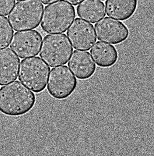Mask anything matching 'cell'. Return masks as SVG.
Listing matches in <instances>:
<instances>
[{
    "label": "cell",
    "instance_id": "3",
    "mask_svg": "<svg viewBox=\"0 0 154 156\" xmlns=\"http://www.w3.org/2000/svg\"><path fill=\"white\" fill-rule=\"evenodd\" d=\"M43 9L39 0L18 2L8 15L9 22L16 31L35 29L40 25Z\"/></svg>",
    "mask_w": 154,
    "mask_h": 156
},
{
    "label": "cell",
    "instance_id": "12",
    "mask_svg": "<svg viewBox=\"0 0 154 156\" xmlns=\"http://www.w3.org/2000/svg\"><path fill=\"white\" fill-rule=\"evenodd\" d=\"M107 15L120 21L129 19L135 14L138 5V0H107Z\"/></svg>",
    "mask_w": 154,
    "mask_h": 156
},
{
    "label": "cell",
    "instance_id": "6",
    "mask_svg": "<svg viewBox=\"0 0 154 156\" xmlns=\"http://www.w3.org/2000/svg\"><path fill=\"white\" fill-rule=\"evenodd\" d=\"M77 81L67 66L52 68L48 79L47 90L49 94L56 100H65L74 93Z\"/></svg>",
    "mask_w": 154,
    "mask_h": 156
},
{
    "label": "cell",
    "instance_id": "1",
    "mask_svg": "<svg viewBox=\"0 0 154 156\" xmlns=\"http://www.w3.org/2000/svg\"><path fill=\"white\" fill-rule=\"evenodd\" d=\"M36 101L35 94L18 81L0 88V112L5 115H25L33 109Z\"/></svg>",
    "mask_w": 154,
    "mask_h": 156
},
{
    "label": "cell",
    "instance_id": "14",
    "mask_svg": "<svg viewBox=\"0 0 154 156\" xmlns=\"http://www.w3.org/2000/svg\"><path fill=\"white\" fill-rule=\"evenodd\" d=\"M77 13L80 18L94 24L105 16V7L99 0H84L77 6Z\"/></svg>",
    "mask_w": 154,
    "mask_h": 156
},
{
    "label": "cell",
    "instance_id": "8",
    "mask_svg": "<svg viewBox=\"0 0 154 156\" xmlns=\"http://www.w3.org/2000/svg\"><path fill=\"white\" fill-rule=\"evenodd\" d=\"M97 39L116 45L124 42L129 36V30L124 24L109 17L100 20L95 25Z\"/></svg>",
    "mask_w": 154,
    "mask_h": 156
},
{
    "label": "cell",
    "instance_id": "13",
    "mask_svg": "<svg viewBox=\"0 0 154 156\" xmlns=\"http://www.w3.org/2000/svg\"><path fill=\"white\" fill-rule=\"evenodd\" d=\"M90 53L96 65L102 68L114 66L119 58L118 51L114 46L101 41L96 43Z\"/></svg>",
    "mask_w": 154,
    "mask_h": 156
},
{
    "label": "cell",
    "instance_id": "15",
    "mask_svg": "<svg viewBox=\"0 0 154 156\" xmlns=\"http://www.w3.org/2000/svg\"><path fill=\"white\" fill-rule=\"evenodd\" d=\"M14 34L7 17L0 15V49L7 47Z\"/></svg>",
    "mask_w": 154,
    "mask_h": 156
},
{
    "label": "cell",
    "instance_id": "9",
    "mask_svg": "<svg viewBox=\"0 0 154 156\" xmlns=\"http://www.w3.org/2000/svg\"><path fill=\"white\" fill-rule=\"evenodd\" d=\"M67 35L76 50L89 51L96 41L93 25L79 18L74 21L67 31Z\"/></svg>",
    "mask_w": 154,
    "mask_h": 156
},
{
    "label": "cell",
    "instance_id": "16",
    "mask_svg": "<svg viewBox=\"0 0 154 156\" xmlns=\"http://www.w3.org/2000/svg\"><path fill=\"white\" fill-rule=\"evenodd\" d=\"M15 0H0V15L7 16L15 5Z\"/></svg>",
    "mask_w": 154,
    "mask_h": 156
},
{
    "label": "cell",
    "instance_id": "20",
    "mask_svg": "<svg viewBox=\"0 0 154 156\" xmlns=\"http://www.w3.org/2000/svg\"><path fill=\"white\" fill-rule=\"evenodd\" d=\"M101 1H105V0H101Z\"/></svg>",
    "mask_w": 154,
    "mask_h": 156
},
{
    "label": "cell",
    "instance_id": "5",
    "mask_svg": "<svg viewBox=\"0 0 154 156\" xmlns=\"http://www.w3.org/2000/svg\"><path fill=\"white\" fill-rule=\"evenodd\" d=\"M73 51L65 34H50L43 39L40 56L50 66L54 67L66 64Z\"/></svg>",
    "mask_w": 154,
    "mask_h": 156
},
{
    "label": "cell",
    "instance_id": "2",
    "mask_svg": "<svg viewBox=\"0 0 154 156\" xmlns=\"http://www.w3.org/2000/svg\"><path fill=\"white\" fill-rule=\"evenodd\" d=\"M75 17V11L72 5L60 0L45 7L41 27L46 33H65Z\"/></svg>",
    "mask_w": 154,
    "mask_h": 156
},
{
    "label": "cell",
    "instance_id": "11",
    "mask_svg": "<svg viewBox=\"0 0 154 156\" xmlns=\"http://www.w3.org/2000/svg\"><path fill=\"white\" fill-rule=\"evenodd\" d=\"M18 58L9 48L0 50V85L4 86L16 80L20 64Z\"/></svg>",
    "mask_w": 154,
    "mask_h": 156
},
{
    "label": "cell",
    "instance_id": "17",
    "mask_svg": "<svg viewBox=\"0 0 154 156\" xmlns=\"http://www.w3.org/2000/svg\"><path fill=\"white\" fill-rule=\"evenodd\" d=\"M66 1L71 5L76 6L80 4L82 1H83V0H66Z\"/></svg>",
    "mask_w": 154,
    "mask_h": 156
},
{
    "label": "cell",
    "instance_id": "19",
    "mask_svg": "<svg viewBox=\"0 0 154 156\" xmlns=\"http://www.w3.org/2000/svg\"><path fill=\"white\" fill-rule=\"evenodd\" d=\"M16 1H20V0H16Z\"/></svg>",
    "mask_w": 154,
    "mask_h": 156
},
{
    "label": "cell",
    "instance_id": "7",
    "mask_svg": "<svg viewBox=\"0 0 154 156\" xmlns=\"http://www.w3.org/2000/svg\"><path fill=\"white\" fill-rule=\"evenodd\" d=\"M42 36L35 30L17 32L11 41V49L21 59L39 55Z\"/></svg>",
    "mask_w": 154,
    "mask_h": 156
},
{
    "label": "cell",
    "instance_id": "10",
    "mask_svg": "<svg viewBox=\"0 0 154 156\" xmlns=\"http://www.w3.org/2000/svg\"><path fill=\"white\" fill-rule=\"evenodd\" d=\"M68 66L74 75L80 80L89 79L96 70V66L90 53L85 51H74Z\"/></svg>",
    "mask_w": 154,
    "mask_h": 156
},
{
    "label": "cell",
    "instance_id": "4",
    "mask_svg": "<svg viewBox=\"0 0 154 156\" xmlns=\"http://www.w3.org/2000/svg\"><path fill=\"white\" fill-rule=\"evenodd\" d=\"M50 67L39 57L23 59L18 72V79L35 93L43 91L46 87Z\"/></svg>",
    "mask_w": 154,
    "mask_h": 156
},
{
    "label": "cell",
    "instance_id": "18",
    "mask_svg": "<svg viewBox=\"0 0 154 156\" xmlns=\"http://www.w3.org/2000/svg\"><path fill=\"white\" fill-rule=\"evenodd\" d=\"M40 1L44 5H48V4H51L52 2L57 1L58 0H40Z\"/></svg>",
    "mask_w": 154,
    "mask_h": 156
}]
</instances>
